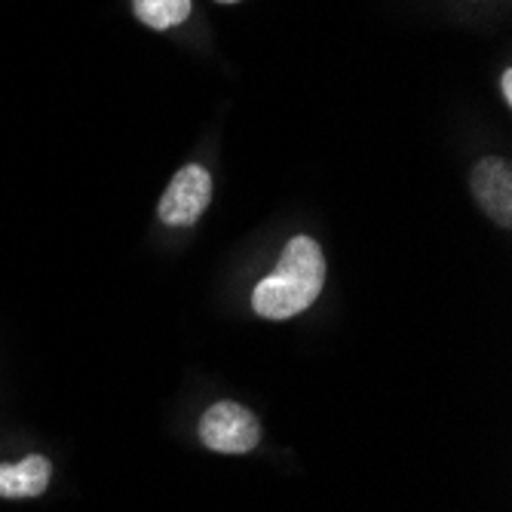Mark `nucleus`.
Masks as SVG:
<instances>
[{
  "label": "nucleus",
  "instance_id": "nucleus-1",
  "mask_svg": "<svg viewBox=\"0 0 512 512\" xmlns=\"http://www.w3.org/2000/svg\"><path fill=\"white\" fill-rule=\"evenodd\" d=\"M325 283V258L310 237H295L283 249L276 270L252 292V310L264 319H289L304 313Z\"/></svg>",
  "mask_w": 512,
  "mask_h": 512
},
{
  "label": "nucleus",
  "instance_id": "nucleus-2",
  "mask_svg": "<svg viewBox=\"0 0 512 512\" xmlns=\"http://www.w3.org/2000/svg\"><path fill=\"white\" fill-rule=\"evenodd\" d=\"M200 439L218 454H249L261 439V424L240 402H215L200 421Z\"/></svg>",
  "mask_w": 512,
  "mask_h": 512
},
{
  "label": "nucleus",
  "instance_id": "nucleus-3",
  "mask_svg": "<svg viewBox=\"0 0 512 512\" xmlns=\"http://www.w3.org/2000/svg\"><path fill=\"white\" fill-rule=\"evenodd\" d=\"M212 200V178L200 163H188L175 172L160 200V221L169 227H191L200 221Z\"/></svg>",
  "mask_w": 512,
  "mask_h": 512
},
{
  "label": "nucleus",
  "instance_id": "nucleus-4",
  "mask_svg": "<svg viewBox=\"0 0 512 512\" xmlns=\"http://www.w3.org/2000/svg\"><path fill=\"white\" fill-rule=\"evenodd\" d=\"M470 188L494 224H500V227L512 224V169L506 160H500V157L479 160L470 175Z\"/></svg>",
  "mask_w": 512,
  "mask_h": 512
},
{
  "label": "nucleus",
  "instance_id": "nucleus-5",
  "mask_svg": "<svg viewBox=\"0 0 512 512\" xmlns=\"http://www.w3.org/2000/svg\"><path fill=\"white\" fill-rule=\"evenodd\" d=\"M53 479L50 460L28 454L19 463H0V497H40Z\"/></svg>",
  "mask_w": 512,
  "mask_h": 512
},
{
  "label": "nucleus",
  "instance_id": "nucleus-6",
  "mask_svg": "<svg viewBox=\"0 0 512 512\" xmlns=\"http://www.w3.org/2000/svg\"><path fill=\"white\" fill-rule=\"evenodd\" d=\"M135 16L154 31H169L191 16V0H132Z\"/></svg>",
  "mask_w": 512,
  "mask_h": 512
},
{
  "label": "nucleus",
  "instance_id": "nucleus-7",
  "mask_svg": "<svg viewBox=\"0 0 512 512\" xmlns=\"http://www.w3.org/2000/svg\"><path fill=\"white\" fill-rule=\"evenodd\" d=\"M500 89H503V99H506V102H512V71H503V77H500Z\"/></svg>",
  "mask_w": 512,
  "mask_h": 512
},
{
  "label": "nucleus",
  "instance_id": "nucleus-8",
  "mask_svg": "<svg viewBox=\"0 0 512 512\" xmlns=\"http://www.w3.org/2000/svg\"><path fill=\"white\" fill-rule=\"evenodd\" d=\"M221 4H237V0H221Z\"/></svg>",
  "mask_w": 512,
  "mask_h": 512
}]
</instances>
